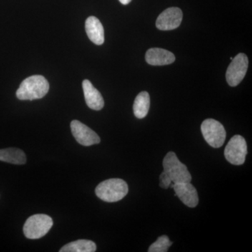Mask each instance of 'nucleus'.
<instances>
[{
	"label": "nucleus",
	"mask_w": 252,
	"mask_h": 252,
	"mask_svg": "<svg viewBox=\"0 0 252 252\" xmlns=\"http://www.w3.org/2000/svg\"><path fill=\"white\" fill-rule=\"evenodd\" d=\"M201 132L207 144L213 148H220L224 143L226 132L218 121L212 119L204 121L201 125Z\"/></svg>",
	"instance_id": "obj_5"
},
{
	"label": "nucleus",
	"mask_w": 252,
	"mask_h": 252,
	"mask_svg": "<svg viewBox=\"0 0 252 252\" xmlns=\"http://www.w3.org/2000/svg\"><path fill=\"white\" fill-rule=\"evenodd\" d=\"M52 219L46 215L39 214L28 219L23 226V233L28 239H39L45 236L52 228Z\"/></svg>",
	"instance_id": "obj_4"
},
{
	"label": "nucleus",
	"mask_w": 252,
	"mask_h": 252,
	"mask_svg": "<svg viewBox=\"0 0 252 252\" xmlns=\"http://www.w3.org/2000/svg\"><path fill=\"white\" fill-rule=\"evenodd\" d=\"M49 91V84L45 77L34 75L23 80L16 91L21 100H34L44 97Z\"/></svg>",
	"instance_id": "obj_1"
},
{
	"label": "nucleus",
	"mask_w": 252,
	"mask_h": 252,
	"mask_svg": "<svg viewBox=\"0 0 252 252\" xmlns=\"http://www.w3.org/2000/svg\"><path fill=\"white\" fill-rule=\"evenodd\" d=\"M84 97L88 107L94 110H101L104 107V102L102 94L93 86L90 81L85 79L82 82Z\"/></svg>",
	"instance_id": "obj_11"
},
{
	"label": "nucleus",
	"mask_w": 252,
	"mask_h": 252,
	"mask_svg": "<svg viewBox=\"0 0 252 252\" xmlns=\"http://www.w3.org/2000/svg\"><path fill=\"white\" fill-rule=\"evenodd\" d=\"M247 154L248 145L245 138L241 135L233 136L225 147V159L233 165H241L245 162Z\"/></svg>",
	"instance_id": "obj_6"
},
{
	"label": "nucleus",
	"mask_w": 252,
	"mask_h": 252,
	"mask_svg": "<svg viewBox=\"0 0 252 252\" xmlns=\"http://www.w3.org/2000/svg\"><path fill=\"white\" fill-rule=\"evenodd\" d=\"M128 193V186L122 179H109L99 184L95 194L103 201L114 203L122 200Z\"/></svg>",
	"instance_id": "obj_2"
},
{
	"label": "nucleus",
	"mask_w": 252,
	"mask_h": 252,
	"mask_svg": "<svg viewBox=\"0 0 252 252\" xmlns=\"http://www.w3.org/2000/svg\"><path fill=\"white\" fill-rule=\"evenodd\" d=\"M146 61L151 65L161 66L175 62V56L170 51L160 48H152L146 53Z\"/></svg>",
	"instance_id": "obj_12"
},
{
	"label": "nucleus",
	"mask_w": 252,
	"mask_h": 252,
	"mask_svg": "<svg viewBox=\"0 0 252 252\" xmlns=\"http://www.w3.org/2000/svg\"><path fill=\"white\" fill-rule=\"evenodd\" d=\"M172 243L167 235H162L157 239L155 243L149 247V252H167L169 248L172 246Z\"/></svg>",
	"instance_id": "obj_17"
},
{
	"label": "nucleus",
	"mask_w": 252,
	"mask_h": 252,
	"mask_svg": "<svg viewBox=\"0 0 252 252\" xmlns=\"http://www.w3.org/2000/svg\"><path fill=\"white\" fill-rule=\"evenodd\" d=\"M95 243L89 240H79L64 245L60 252H94L96 251Z\"/></svg>",
	"instance_id": "obj_16"
},
{
	"label": "nucleus",
	"mask_w": 252,
	"mask_h": 252,
	"mask_svg": "<svg viewBox=\"0 0 252 252\" xmlns=\"http://www.w3.org/2000/svg\"><path fill=\"white\" fill-rule=\"evenodd\" d=\"M86 31L90 40L96 45H102L104 41L103 26L98 18L90 16L85 24Z\"/></svg>",
	"instance_id": "obj_13"
},
{
	"label": "nucleus",
	"mask_w": 252,
	"mask_h": 252,
	"mask_svg": "<svg viewBox=\"0 0 252 252\" xmlns=\"http://www.w3.org/2000/svg\"><path fill=\"white\" fill-rule=\"evenodd\" d=\"M119 1H120L122 4L126 5L128 4L130 2L131 0H119Z\"/></svg>",
	"instance_id": "obj_19"
},
{
	"label": "nucleus",
	"mask_w": 252,
	"mask_h": 252,
	"mask_svg": "<svg viewBox=\"0 0 252 252\" xmlns=\"http://www.w3.org/2000/svg\"><path fill=\"white\" fill-rule=\"evenodd\" d=\"M70 127L74 138L77 141L78 143L81 145L89 147L100 142V138L98 135L79 121H72L71 122Z\"/></svg>",
	"instance_id": "obj_8"
},
{
	"label": "nucleus",
	"mask_w": 252,
	"mask_h": 252,
	"mask_svg": "<svg viewBox=\"0 0 252 252\" xmlns=\"http://www.w3.org/2000/svg\"><path fill=\"white\" fill-rule=\"evenodd\" d=\"M149 107H150V96L148 93L142 91L137 94L134 102V114L137 119H144L148 114Z\"/></svg>",
	"instance_id": "obj_15"
},
{
	"label": "nucleus",
	"mask_w": 252,
	"mask_h": 252,
	"mask_svg": "<svg viewBox=\"0 0 252 252\" xmlns=\"http://www.w3.org/2000/svg\"><path fill=\"white\" fill-rule=\"evenodd\" d=\"M249 61L248 56L243 53L237 55L227 69L226 81L232 87L237 86L243 80L248 72Z\"/></svg>",
	"instance_id": "obj_7"
},
{
	"label": "nucleus",
	"mask_w": 252,
	"mask_h": 252,
	"mask_svg": "<svg viewBox=\"0 0 252 252\" xmlns=\"http://www.w3.org/2000/svg\"><path fill=\"white\" fill-rule=\"evenodd\" d=\"M171 187L175 190V196L178 197L185 205L191 208L198 205V192L190 182L173 184Z\"/></svg>",
	"instance_id": "obj_10"
},
{
	"label": "nucleus",
	"mask_w": 252,
	"mask_h": 252,
	"mask_svg": "<svg viewBox=\"0 0 252 252\" xmlns=\"http://www.w3.org/2000/svg\"><path fill=\"white\" fill-rule=\"evenodd\" d=\"M159 180H160V184H159V186H160V187H161L162 189H168L172 183V180H170L169 176L167 175L164 171L160 174V177H159Z\"/></svg>",
	"instance_id": "obj_18"
},
{
	"label": "nucleus",
	"mask_w": 252,
	"mask_h": 252,
	"mask_svg": "<svg viewBox=\"0 0 252 252\" xmlns=\"http://www.w3.org/2000/svg\"><path fill=\"white\" fill-rule=\"evenodd\" d=\"M164 172L170 177L173 184L190 182L191 175L185 164L179 160L175 152H168L162 162Z\"/></svg>",
	"instance_id": "obj_3"
},
{
	"label": "nucleus",
	"mask_w": 252,
	"mask_h": 252,
	"mask_svg": "<svg viewBox=\"0 0 252 252\" xmlns=\"http://www.w3.org/2000/svg\"><path fill=\"white\" fill-rule=\"evenodd\" d=\"M26 154L22 150L16 148L0 149V161L9 162L14 165H23L26 162Z\"/></svg>",
	"instance_id": "obj_14"
},
{
	"label": "nucleus",
	"mask_w": 252,
	"mask_h": 252,
	"mask_svg": "<svg viewBox=\"0 0 252 252\" xmlns=\"http://www.w3.org/2000/svg\"><path fill=\"white\" fill-rule=\"evenodd\" d=\"M183 14L180 8L170 7L159 15L156 26L160 31H172L180 26Z\"/></svg>",
	"instance_id": "obj_9"
}]
</instances>
